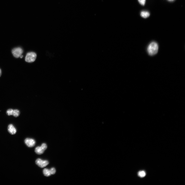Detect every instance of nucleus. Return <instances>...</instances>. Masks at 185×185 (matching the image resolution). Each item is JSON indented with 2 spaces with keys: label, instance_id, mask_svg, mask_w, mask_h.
<instances>
[{
  "label": "nucleus",
  "instance_id": "obj_3",
  "mask_svg": "<svg viewBox=\"0 0 185 185\" xmlns=\"http://www.w3.org/2000/svg\"><path fill=\"white\" fill-rule=\"evenodd\" d=\"M23 49L20 47L14 48L12 51L13 54L16 58L20 57L23 53Z\"/></svg>",
  "mask_w": 185,
  "mask_h": 185
},
{
  "label": "nucleus",
  "instance_id": "obj_14",
  "mask_svg": "<svg viewBox=\"0 0 185 185\" xmlns=\"http://www.w3.org/2000/svg\"><path fill=\"white\" fill-rule=\"evenodd\" d=\"M23 55H21V56L20 57L22 59L23 58Z\"/></svg>",
  "mask_w": 185,
  "mask_h": 185
},
{
  "label": "nucleus",
  "instance_id": "obj_8",
  "mask_svg": "<svg viewBox=\"0 0 185 185\" xmlns=\"http://www.w3.org/2000/svg\"><path fill=\"white\" fill-rule=\"evenodd\" d=\"M8 131L9 132L12 134H15L17 132L16 129L12 124H9L8 127Z\"/></svg>",
  "mask_w": 185,
  "mask_h": 185
},
{
  "label": "nucleus",
  "instance_id": "obj_4",
  "mask_svg": "<svg viewBox=\"0 0 185 185\" xmlns=\"http://www.w3.org/2000/svg\"><path fill=\"white\" fill-rule=\"evenodd\" d=\"M47 146L45 143L42 144L40 147H36L35 150V152L38 154H43L45 151L47 149Z\"/></svg>",
  "mask_w": 185,
  "mask_h": 185
},
{
  "label": "nucleus",
  "instance_id": "obj_1",
  "mask_svg": "<svg viewBox=\"0 0 185 185\" xmlns=\"http://www.w3.org/2000/svg\"><path fill=\"white\" fill-rule=\"evenodd\" d=\"M158 46L157 43L154 42L151 43L149 45L147 48V51L149 54L151 56L154 55L158 53Z\"/></svg>",
  "mask_w": 185,
  "mask_h": 185
},
{
  "label": "nucleus",
  "instance_id": "obj_2",
  "mask_svg": "<svg viewBox=\"0 0 185 185\" xmlns=\"http://www.w3.org/2000/svg\"><path fill=\"white\" fill-rule=\"evenodd\" d=\"M36 54L33 52L28 53L26 57L25 61L27 62L31 63L34 62L37 58Z\"/></svg>",
  "mask_w": 185,
  "mask_h": 185
},
{
  "label": "nucleus",
  "instance_id": "obj_11",
  "mask_svg": "<svg viewBox=\"0 0 185 185\" xmlns=\"http://www.w3.org/2000/svg\"><path fill=\"white\" fill-rule=\"evenodd\" d=\"M138 174L139 177H143L145 176L146 173L144 171H141L139 172Z\"/></svg>",
  "mask_w": 185,
  "mask_h": 185
},
{
  "label": "nucleus",
  "instance_id": "obj_7",
  "mask_svg": "<svg viewBox=\"0 0 185 185\" xmlns=\"http://www.w3.org/2000/svg\"><path fill=\"white\" fill-rule=\"evenodd\" d=\"M26 144L29 147H32L35 145L36 141L34 139L27 138L25 141Z\"/></svg>",
  "mask_w": 185,
  "mask_h": 185
},
{
  "label": "nucleus",
  "instance_id": "obj_13",
  "mask_svg": "<svg viewBox=\"0 0 185 185\" xmlns=\"http://www.w3.org/2000/svg\"><path fill=\"white\" fill-rule=\"evenodd\" d=\"M2 72L1 70V69H0V77H1L2 75Z\"/></svg>",
  "mask_w": 185,
  "mask_h": 185
},
{
  "label": "nucleus",
  "instance_id": "obj_12",
  "mask_svg": "<svg viewBox=\"0 0 185 185\" xmlns=\"http://www.w3.org/2000/svg\"><path fill=\"white\" fill-rule=\"evenodd\" d=\"M138 1L139 3L142 6H144L145 5V0H138Z\"/></svg>",
  "mask_w": 185,
  "mask_h": 185
},
{
  "label": "nucleus",
  "instance_id": "obj_6",
  "mask_svg": "<svg viewBox=\"0 0 185 185\" xmlns=\"http://www.w3.org/2000/svg\"><path fill=\"white\" fill-rule=\"evenodd\" d=\"M56 172V169L54 168H52L50 170L45 168L43 170L44 175L46 177H49L52 174H54Z\"/></svg>",
  "mask_w": 185,
  "mask_h": 185
},
{
  "label": "nucleus",
  "instance_id": "obj_5",
  "mask_svg": "<svg viewBox=\"0 0 185 185\" xmlns=\"http://www.w3.org/2000/svg\"><path fill=\"white\" fill-rule=\"evenodd\" d=\"M36 163L40 167L43 168L47 165L49 162L47 160H42L40 158H38L36 160Z\"/></svg>",
  "mask_w": 185,
  "mask_h": 185
},
{
  "label": "nucleus",
  "instance_id": "obj_15",
  "mask_svg": "<svg viewBox=\"0 0 185 185\" xmlns=\"http://www.w3.org/2000/svg\"><path fill=\"white\" fill-rule=\"evenodd\" d=\"M169 1H173V0H169Z\"/></svg>",
  "mask_w": 185,
  "mask_h": 185
},
{
  "label": "nucleus",
  "instance_id": "obj_10",
  "mask_svg": "<svg viewBox=\"0 0 185 185\" xmlns=\"http://www.w3.org/2000/svg\"><path fill=\"white\" fill-rule=\"evenodd\" d=\"M141 17L144 18H147L149 17L150 15L149 13L146 11H142L141 12L140 14Z\"/></svg>",
  "mask_w": 185,
  "mask_h": 185
},
{
  "label": "nucleus",
  "instance_id": "obj_9",
  "mask_svg": "<svg viewBox=\"0 0 185 185\" xmlns=\"http://www.w3.org/2000/svg\"><path fill=\"white\" fill-rule=\"evenodd\" d=\"M20 114V111L18 109L13 110H12V115H13L15 117H18Z\"/></svg>",
  "mask_w": 185,
  "mask_h": 185
}]
</instances>
